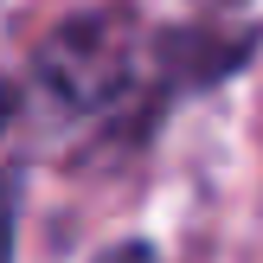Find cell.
<instances>
[{
	"mask_svg": "<svg viewBox=\"0 0 263 263\" xmlns=\"http://www.w3.org/2000/svg\"><path fill=\"white\" fill-rule=\"evenodd\" d=\"M13 225H20V174H0V263H13Z\"/></svg>",
	"mask_w": 263,
	"mask_h": 263,
	"instance_id": "3",
	"label": "cell"
},
{
	"mask_svg": "<svg viewBox=\"0 0 263 263\" xmlns=\"http://www.w3.org/2000/svg\"><path fill=\"white\" fill-rule=\"evenodd\" d=\"M199 7H238V0H199Z\"/></svg>",
	"mask_w": 263,
	"mask_h": 263,
	"instance_id": "5",
	"label": "cell"
},
{
	"mask_svg": "<svg viewBox=\"0 0 263 263\" xmlns=\"http://www.w3.org/2000/svg\"><path fill=\"white\" fill-rule=\"evenodd\" d=\"M97 263H161L154 257V244H141V238H128V244H109Z\"/></svg>",
	"mask_w": 263,
	"mask_h": 263,
	"instance_id": "4",
	"label": "cell"
},
{
	"mask_svg": "<svg viewBox=\"0 0 263 263\" xmlns=\"http://www.w3.org/2000/svg\"><path fill=\"white\" fill-rule=\"evenodd\" d=\"M244 39H218V32H167V45H161V58H167V71L180 64V77H218V71H231V64L244 58Z\"/></svg>",
	"mask_w": 263,
	"mask_h": 263,
	"instance_id": "2",
	"label": "cell"
},
{
	"mask_svg": "<svg viewBox=\"0 0 263 263\" xmlns=\"http://www.w3.org/2000/svg\"><path fill=\"white\" fill-rule=\"evenodd\" d=\"M135 71V32L122 13H71L39 45V84L64 109H103L128 90Z\"/></svg>",
	"mask_w": 263,
	"mask_h": 263,
	"instance_id": "1",
	"label": "cell"
}]
</instances>
